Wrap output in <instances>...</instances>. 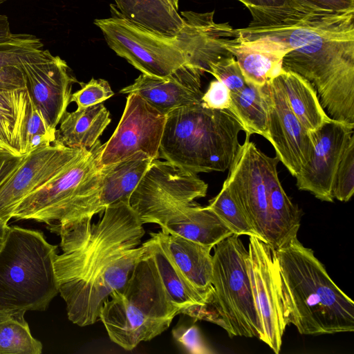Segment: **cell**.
<instances>
[{
    "mask_svg": "<svg viewBox=\"0 0 354 354\" xmlns=\"http://www.w3.org/2000/svg\"><path fill=\"white\" fill-rule=\"evenodd\" d=\"M102 212L96 222L86 218L49 230L61 238L54 263L59 293L79 326L100 320L104 303L124 286L145 252L143 223L129 202Z\"/></svg>",
    "mask_w": 354,
    "mask_h": 354,
    "instance_id": "6da1fadb",
    "label": "cell"
},
{
    "mask_svg": "<svg viewBox=\"0 0 354 354\" xmlns=\"http://www.w3.org/2000/svg\"><path fill=\"white\" fill-rule=\"evenodd\" d=\"M250 11L252 20L235 29L237 37L269 40L289 50L283 69L312 84L331 119L354 127V10Z\"/></svg>",
    "mask_w": 354,
    "mask_h": 354,
    "instance_id": "7a4b0ae2",
    "label": "cell"
},
{
    "mask_svg": "<svg viewBox=\"0 0 354 354\" xmlns=\"http://www.w3.org/2000/svg\"><path fill=\"white\" fill-rule=\"evenodd\" d=\"M111 17L95 20L109 46L142 73L164 77L189 64L202 73L223 57L226 24L214 21V12H182L185 25L175 37L160 35L127 21L111 5Z\"/></svg>",
    "mask_w": 354,
    "mask_h": 354,
    "instance_id": "3957f363",
    "label": "cell"
},
{
    "mask_svg": "<svg viewBox=\"0 0 354 354\" xmlns=\"http://www.w3.org/2000/svg\"><path fill=\"white\" fill-rule=\"evenodd\" d=\"M284 319L301 335L354 330V302L297 238L275 250Z\"/></svg>",
    "mask_w": 354,
    "mask_h": 354,
    "instance_id": "277c9868",
    "label": "cell"
},
{
    "mask_svg": "<svg viewBox=\"0 0 354 354\" xmlns=\"http://www.w3.org/2000/svg\"><path fill=\"white\" fill-rule=\"evenodd\" d=\"M246 134L223 183L260 239L274 250L297 238L303 212L283 189L279 159L258 149Z\"/></svg>",
    "mask_w": 354,
    "mask_h": 354,
    "instance_id": "5b68a950",
    "label": "cell"
},
{
    "mask_svg": "<svg viewBox=\"0 0 354 354\" xmlns=\"http://www.w3.org/2000/svg\"><path fill=\"white\" fill-rule=\"evenodd\" d=\"M243 129L228 109L215 110L202 102L178 108L167 115L160 158L198 174L229 169Z\"/></svg>",
    "mask_w": 354,
    "mask_h": 354,
    "instance_id": "8992f818",
    "label": "cell"
},
{
    "mask_svg": "<svg viewBox=\"0 0 354 354\" xmlns=\"http://www.w3.org/2000/svg\"><path fill=\"white\" fill-rule=\"evenodd\" d=\"M180 313L169 300L145 247L124 286L104 303L100 320L113 342L131 351L165 331Z\"/></svg>",
    "mask_w": 354,
    "mask_h": 354,
    "instance_id": "52a82bcc",
    "label": "cell"
},
{
    "mask_svg": "<svg viewBox=\"0 0 354 354\" xmlns=\"http://www.w3.org/2000/svg\"><path fill=\"white\" fill-rule=\"evenodd\" d=\"M57 254L41 232L10 227L0 251V310H45L59 293Z\"/></svg>",
    "mask_w": 354,
    "mask_h": 354,
    "instance_id": "ba28073f",
    "label": "cell"
},
{
    "mask_svg": "<svg viewBox=\"0 0 354 354\" xmlns=\"http://www.w3.org/2000/svg\"><path fill=\"white\" fill-rule=\"evenodd\" d=\"M213 290L207 302L183 314L223 328L230 337H257L259 318L248 274L245 249L238 235L232 234L214 247Z\"/></svg>",
    "mask_w": 354,
    "mask_h": 354,
    "instance_id": "9c48e42d",
    "label": "cell"
},
{
    "mask_svg": "<svg viewBox=\"0 0 354 354\" xmlns=\"http://www.w3.org/2000/svg\"><path fill=\"white\" fill-rule=\"evenodd\" d=\"M153 160L138 152L116 162L99 166L77 186L59 223L48 230L93 218L109 206L129 202Z\"/></svg>",
    "mask_w": 354,
    "mask_h": 354,
    "instance_id": "30bf717a",
    "label": "cell"
},
{
    "mask_svg": "<svg viewBox=\"0 0 354 354\" xmlns=\"http://www.w3.org/2000/svg\"><path fill=\"white\" fill-rule=\"evenodd\" d=\"M207 187L197 174L165 160L154 159L131 194L129 203L143 224L153 223L174 209L205 197Z\"/></svg>",
    "mask_w": 354,
    "mask_h": 354,
    "instance_id": "8fae6325",
    "label": "cell"
},
{
    "mask_svg": "<svg viewBox=\"0 0 354 354\" xmlns=\"http://www.w3.org/2000/svg\"><path fill=\"white\" fill-rule=\"evenodd\" d=\"M248 249V274L261 326L259 339L278 354L288 325L283 315L276 252L255 236H250Z\"/></svg>",
    "mask_w": 354,
    "mask_h": 354,
    "instance_id": "7c38bea8",
    "label": "cell"
},
{
    "mask_svg": "<svg viewBox=\"0 0 354 354\" xmlns=\"http://www.w3.org/2000/svg\"><path fill=\"white\" fill-rule=\"evenodd\" d=\"M102 149L98 140L86 153L25 196L12 218L44 223L47 228L57 225L77 186L100 166Z\"/></svg>",
    "mask_w": 354,
    "mask_h": 354,
    "instance_id": "4fadbf2b",
    "label": "cell"
},
{
    "mask_svg": "<svg viewBox=\"0 0 354 354\" xmlns=\"http://www.w3.org/2000/svg\"><path fill=\"white\" fill-rule=\"evenodd\" d=\"M20 66L32 102L49 130L56 133L71 103L72 85L77 80L70 74L64 60L43 48L28 53Z\"/></svg>",
    "mask_w": 354,
    "mask_h": 354,
    "instance_id": "5bb4252c",
    "label": "cell"
},
{
    "mask_svg": "<svg viewBox=\"0 0 354 354\" xmlns=\"http://www.w3.org/2000/svg\"><path fill=\"white\" fill-rule=\"evenodd\" d=\"M166 120L136 93L127 97L121 119L110 139L103 144L99 165L124 160L142 152L152 159L160 158V146Z\"/></svg>",
    "mask_w": 354,
    "mask_h": 354,
    "instance_id": "9a60e30c",
    "label": "cell"
},
{
    "mask_svg": "<svg viewBox=\"0 0 354 354\" xmlns=\"http://www.w3.org/2000/svg\"><path fill=\"white\" fill-rule=\"evenodd\" d=\"M262 88L268 108V137L276 157L295 177L310 160L313 143L310 132L295 115L278 75Z\"/></svg>",
    "mask_w": 354,
    "mask_h": 354,
    "instance_id": "2e32d148",
    "label": "cell"
},
{
    "mask_svg": "<svg viewBox=\"0 0 354 354\" xmlns=\"http://www.w3.org/2000/svg\"><path fill=\"white\" fill-rule=\"evenodd\" d=\"M87 151L70 148L55 140L30 153L15 173L0 185V218L8 222L25 196Z\"/></svg>",
    "mask_w": 354,
    "mask_h": 354,
    "instance_id": "e0dca14e",
    "label": "cell"
},
{
    "mask_svg": "<svg viewBox=\"0 0 354 354\" xmlns=\"http://www.w3.org/2000/svg\"><path fill=\"white\" fill-rule=\"evenodd\" d=\"M353 128L331 120L310 132L313 151L308 162L295 176L299 189L310 192L322 201L332 203L334 178Z\"/></svg>",
    "mask_w": 354,
    "mask_h": 354,
    "instance_id": "ac0fdd59",
    "label": "cell"
},
{
    "mask_svg": "<svg viewBox=\"0 0 354 354\" xmlns=\"http://www.w3.org/2000/svg\"><path fill=\"white\" fill-rule=\"evenodd\" d=\"M203 73L186 64L164 77L142 73L134 82L120 91L136 93L160 113L166 115L182 107L201 102Z\"/></svg>",
    "mask_w": 354,
    "mask_h": 354,
    "instance_id": "d6986e66",
    "label": "cell"
},
{
    "mask_svg": "<svg viewBox=\"0 0 354 354\" xmlns=\"http://www.w3.org/2000/svg\"><path fill=\"white\" fill-rule=\"evenodd\" d=\"M155 224L165 232L212 248L233 234L212 209L194 202L174 209Z\"/></svg>",
    "mask_w": 354,
    "mask_h": 354,
    "instance_id": "ffe728a7",
    "label": "cell"
},
{
    "mask_svg": "<svg viewBox=\"0 0 354 354\" xmlns=\"http://www.w3.org/2000/svg\"><path fill=\"white\" fill-rule=\"evenodd\" d=\"M223 47L234 57L246 82L259 86L281 72L283 58L289 51L269 40L238 37L227 39Z\"/></svg>",
    "mask_w": 354,
    "mask_h": 354,
    "instance_id": "44dd1931",
    "label": "cell"
},
{
    "mask_svg": "<svg viewBox=\"0 0 354 354\" xmlns=\"http://www.w3.org/2000/svg\"><path fill=\"white\" fill-rule=\"evenodd\" d=\"M155 234L186 281L209 299L213 290V248L162 230Z\"/></svg>",
    "mask_w": 354,
    "mask_h": 354,
    "instance_id": "7402d4cb",
    "label": "cell"
},
{
    "mask_svg": "<svg viewBox=\"0 0 354 354\" xmlns=\"http://www.w3.org/2000/svg\"><path fill=\"white\" fill-rule=\"evenodd\" d=\"M119 14L150 32L175 37L185 25L178 12V0H114Z\"/></svg>",
    "mask_w": 354,
    "mask_h": 354,
    "instance_id": "603a6c76",
    "label": "cell"
},
{
    "mask_svg": "<svg viewBox=\"0 0 354 354\" xmlns=\"http://www.w3.org/2000/svg\"><path fill=\"white\" fill-rule=\"evenodd\" d=\"M150 254L169 300L180 313L195 306H202L207 297L192 287L178 270L155 232L142 243Z\"/></svg>",
    "mask_w": 354,
    "mask_h": 354,
    "instance_id": "cb8c5ba5",
    "label": "cell"
},
{
    "mask_svg": "<svg viewBox=\"0 0 354 354\" xmlns=\"http://www.w3.org/2000/svg\"><path fill=\"white\" fill-rule=\"evenodd\" d=\"M110 122L109 112L102 103L66 112L55 141L70 148L89 149Z\"/></svg>",
    "mask_w": 354,
    "mask_h": 354,
    "instance_id": "d4e9b609",
    "label": "cell"
},
{
    "mask_svg": "<svg viewBox=\"0 0 354 354\" xmlns=\"http://www.w3.org/2000/svg\"><path fill=\"white\" fill-rule=\"evenodd\" d=\"M30 107L27 88L0 91V145L18 156L26 150V127Z\"/></svg>",
    "mask_w": 354,
    "mask_h": 354,
    "instance_id": "484cf974",
    "label": "cell"
},
{
    "mask_svg": "<svg viewBox=\"0 0 354 354\" xmlns=\"http://www.w3.org/2000/svg\"><path fill=\"white\" fill-rule=\"evenodd\" d=\"M279 75L291 110L308 131H315L331 121L310 82L295 72L283 69Z\"/></svg>",
    "mask_w": 354,
    "mask_h": 354,
    "instance_id": "4316f807",
    "label": "cell"
},
{
    "mask_svg": "<svg viewBox=\"0 0 354 354\" xmlns=\"http://www.w3.org/2000/svg\"><path fill=\"white\" fill-rule=\"evenodd\" d=\"M228 109L241 124L245 134L268 137V108L262 86L246 82L236 92H230Z\"/></svg>",
    "mask_w": 354,
    "mask_h": 354,
    "instance_id": "83f0119b",
    "label": "cell"
},
{
    "mask_svg": "<svg viewBox=\"0 0 354 354\" xmlns=\"http://www.w3.org/2000/svg\"><path fill=\"white\" fill-rule=\"evenodd\" d=\"M26 311L0 310V353L41 354V343L31 335Z\"/></svg>",
    "mask_w": 354,
    "mask_h": 354,
    "instance_id": "f1b7e54d",
    "label": "cell"
},
{
    "mask_svg": "<svg viewBox=\"0 0 354 354\" xmlns=\"http://www.w3.org/2000/svg\"><path fill=\"white\" fill-rule=\"evenodd\" d=\"M207 206L223 221L233 234L239 236L247 235L260 239L232 198L225 185L223 184L220 192L209 201Z\"/></svg>",
    "mask_w": 354,
    "mask_h": 354,
    "instance_id": "f546056e",
    "label": "cell"
},
{
    "mask_svg": "<svg viewBox=\"0 0 354 354\" xmlns=\"http://www.w3.org/2000/svg\"><path fill=\"white\" fill-rule=\"evenodd\" d=\"M37 37L28 34H12L0 40V68L20 66L22 59L30 52L43 48Z\"/></svg>",
    "mask_w": 354,
    "mask_h": 354,
    "instance_id": "4dcf8cb0",
    "label": "cell"
},
{
    "mask_svg": "<svg viewBox=\"0 0 354 354\" xmlns=\"http://www.w3.org/2000/svg\"><path fill=\"white\" fill-rule=\"evenodd\" d=\"M354 193V136L350 138L335 172L332 195L333 198L347 202Z\"/></svg>",
    "mask_w": 354,
    "mask_h": 354,
    "instance_id": "1f68e13d",
    "label": "cell"
},
{
    "mask_svg": "<svg viewBox=\"0 0 354 354\" xmlns=\"http://www.w3.org/2000/svg\"><path fill=\"white\" fill-rule=\"evenodd\" d=\"M80 84L81 88L71 96V102H75L77 109L102 103L114 95L109 82L102 79L92 78L88 82Z\"/></svg>",
    "mask_w": 354,
    "mask_h": 354,
    "instance_id": "d6a6232c",
    "label": "cell"
},
{
    "mask_svg": "<svg viewBox=\"0 0 354 354\" xmlns=\"http://www.w3.org/2000/svg\"><path fill=\"white\" fill-rule=\"evenodd\" d=\"M209 73L223 83L230 92L238 91L246 84L242 71L232 55L211 63Z\"/></svg>",
    "mask_w": 354,
    "mask_h": 354,
    "instance_id": "836d02e7",
    "label": "cell"
},
{
    "mask_svg": "<svg viewBox=\"0 0 354 354\" xmlns=\"http://www.w3.org/2000/svg\"><path fill=\"white\" fill-rule=\"evenodd\" d=\"M174 339L189 353H211L205 344L201 333L196 326H178L172 330Z\"/></svg>",
    "mask_w": 354,
    "mask_h": 354,
    "instance_id": "e575fe53",
    "label": "cell"
},
{
    "mask_svg": "<svg viewBox=\"0 0 354 354\" xmlns=\"http://www.w3.org/2000/svg\"><path fill=\"white\" fill-rule=\"evenodd\" d=\"M230 91L221 82L213 80L203 93L201 102L207 108L215 110L228 109L230 106Z\"/></svg>",
    "mask_w": 354,
    "mask_h": 354,
    "instance_id": "d590c367",
    "label": "cell"
},
{
    "mask_svg": "<svg viewBox=\"0 0 354 354\" xmlns=\"http://www.w3.org/2000/svg\"><path fill=\"white\" fill-rule=\"evenodd\" d=\"M36 136H48L54 141L56 139V133L49 130L41 113L30 97V107L26 127V150L29 141Z\"/></svg>",
    "mask_w": 354,
    "mask_h": 354,
    "instance_id": "8d00e7d4",
    "label": "cell"
},
{
    "mask_svg": "<svg viewBox=\"0 0 354 354\" xmlns=\"http://www.w3.org/2000/svg\"><path fill=\"white\" fill-rule=\"evenodd\" d=\"M249 10L284 12H317L307 9L294 0H238Z\"/></svg>",
    "mask_w": 354,
    "mask_h": 354,
    "instance_id": "74e56055",
    "label": "cell"
},
{
    "mask_svg": "<svg viewBox=\"0 0 354 354\" xmlns=\"http://www.w3.org/2000/svg\"><path fill=\"white\" fill-rule=\"evenodd\" d=\"M300 6L317 12H344L354 10V0H294Z\"/></svg>",
    "mask_w": 354,
    "mask_h": 354,
    "instance_id": "f35d334b",
    "label": "cell"
},
{
    "mask_svg": "<svg viewBox=\"0 0 354 354\" xmlns=\"http://www.w3.org/2000/svg\"><path fill=\"white\" fill-rule=\"evenodd\" d=\"M28 154L18 156L0 145V185L15 173Z\"/></svg>",
    "mask_w": 354,
    "mask_h": 354,
    "instance_id": "ab89813d",
    "label": "cell"
},
{
    "mask_svg": "<svg viewBox=\"0 0 354 354\" xmlns=\"http://www.w3.org/2000/svg\"><path fill=\"white\" fill-rule=\"evenodd\" d=\"M26 88L25 75L21 66L0 68V91Z\"/></svg>",
    "mask_w": 354,
    "mask_h": 354,
    "instance_id": "60d3db41",
    "label": "cell"
},
{
    "mask_svg": "<svg viewBox=\"0 0 354 354\" xmlns=\"http://www.w3.org/2000/svg\"><path fill=\"white\" fill-rule=\"evenodd\" d=\"M12 35L8 17L0 15V40L8 39Z\"/></svg>",
    "mask_w": 354,
    "mask_h": 354,
    "instance_id": "b9f144b4",
    "label": "cell"
},
{
    "mask_svg": "<svg viewBox=\"0 0 354 354\" xmlns=\"http://www.w3.org/2000/svg\"><path fill=\"white\" fill-rule=\"evenodd\" d=\"M8 221H6L0 218V251L4 245L9 230L10 228V227L8 225Z\"/></svg>",
    "mask_w": 354,
    "mask_h": 354,
    "instance_id": "7bdbcfd3",
    "label": "cell"
},
{
    "mask_svg": "<svg viewBox=\"0 0 354 354\" xmlns=\"http://www.w3.org/2000/svg\"><path fill=\"white\" fill-rule=\"evenodd\" d=\"M6 0H0V4L3 3V2H5Z\"/></svg>",
    "mask_w": 354,
    "mask_h": 354,
    "instance_id": "ee69618b",
    "label": "cell"
}]
</instances>
